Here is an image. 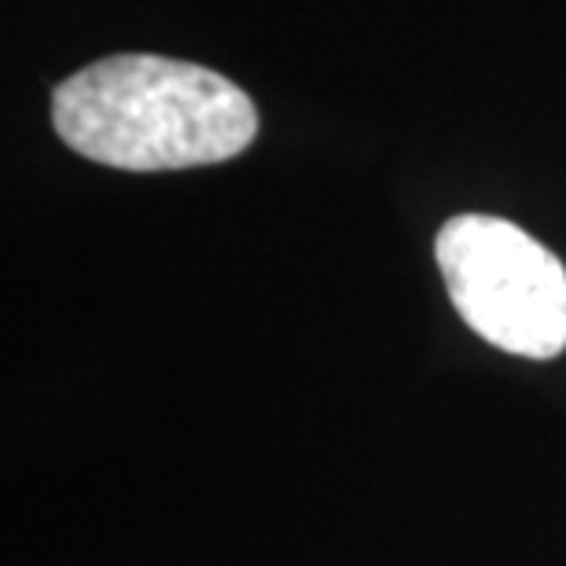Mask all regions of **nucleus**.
I'll return each mask as SVG.
<instances>
[{
    "label": "nucleus",
    "mask_w": 566,
    "mask_h": 566,
    "mask_svg": "<svg viewBox=\"0 0 566 566\" xmlns=\"http://www.w3.org/2000/svg\"><path fill=\"white\" fill-rule=\"evenodd\" d=\"M52 126L99 166L158 174L213 166L258 137V111L240 85L169 55H107L52 93Z\"/></svg>",
    "instance_id": "nucleus-1"
},
{
    "label": "nucleus",
    "mask_w": 566,
    "mask_h": 566,
    "mask_svg": "<svg viewBox=\"0 0 566 566\" xmlns=\"http://www.w3.org/2000/svg\"><path fill=\"white\" fill-rule=\"evenodd\" d=\"M434 258L463 324L504 354L552 360L566 349V265L518 224L457 213Z\"/></svg>",
    "instance_id": "nucleus-2"
}]
</instances>
